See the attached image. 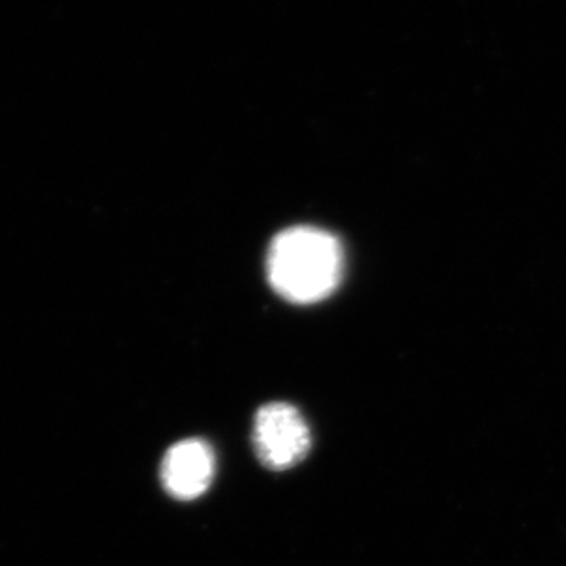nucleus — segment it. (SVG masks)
Returning a JSON list of instances; mask_svg holds the SVG:
<instances>
[{
    "instance_id": "obj_1",
    "label": "nucleus",
    "mask_w": 566,
    "mask_h": 566,
    "mask_svg": "<svg viewBox=\"0 0 566 566\" xmlns=\"http://www.w3.org/2000/svg\"><path fill=\"white\" fill-rule=\"evenodd\" d=\"M344 251L338 238L316 227H291L274 235L268 252V279L291 304L329 298L343 280Z\"/></svg>"
},
{
    "instance_id": "obj_2",
    "label": "nucleus",
    "mask_w": 566,
    "mask_h": 566,
    "mask_svg": "<svg viewBox=\"0 0 566 566\" xmlns=\"http://www.w3.org/2000/svg\"><path fill=\"white\" fill-rule=\"evenodd\" d=\"M252 441L265 468L287 471L307 457L311 430L293 405L269 403L256 412Z\"/></svg>"
},
{
    "instance_id": "obj_3",
    "label": "nucleus",
    "mask_w": 566,
    "mask_h": 566,
    "mask_svg": "<svg viewBox=\"0 0 566 566\" xmlns=\"http://www.w3.org/2000/svg\"><path fill=\"white\" fill-rule=\"evenodd\" d=\"M213 473L212 447L197 438L169 447L160 465L164 490L177 501H193L201 496L212 484Z\"/></svg>"
}]
</instances>
